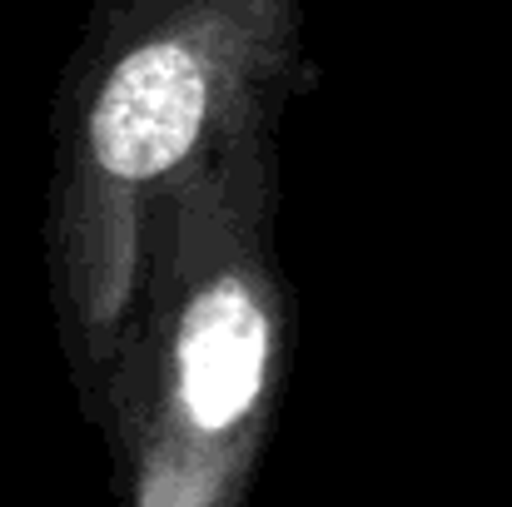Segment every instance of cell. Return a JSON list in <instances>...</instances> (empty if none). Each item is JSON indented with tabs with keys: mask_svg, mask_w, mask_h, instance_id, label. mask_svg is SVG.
I'll list each match as a JSON object with an SVG mask.
<instances>
[{
	"mask_svg": "<svg viewBox=\"0 0 512 507\" xmlns=\"http://www.w3.org/2000/svg\"><path fill=\"white\" fill-rule=\"evenodd\" d=\"M304 0H95L60 90L45 274L70 363L110 393L135 329L150 224L239 130L289 110Z\"/></svg>",
	"mask_w": 512,
	"mask_h": 507,
	"instance_id": "6da1fadb",
	"label": "cell"
},
{
	"mask_svg": "<svg viewBox=\"0 0 512 507\" xmlns=\"http://www.w3.org/2000/svg\"><path fill=\"white\" fill-rule=\"evenodd\" d=\"M279 120L189 169L150 224L110 388L135 433V507H229L294 348L279 259Z\"/></svg>",
	"mask_w": 512,
	"mask_h": 507,
	"instance_id": "7a4b0ae2",
	"label": "cell"
}]
</instances>
